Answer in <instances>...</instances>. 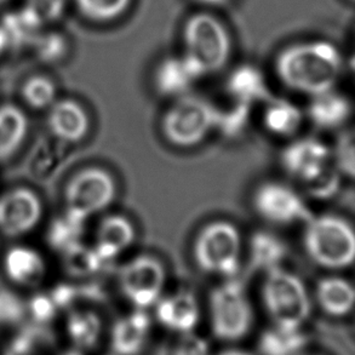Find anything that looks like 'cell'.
Wrapping results in <instances>:
<instances>
[{
    "instance_id": "1",
    "label": "cell",
    "mask_w": 355,
    "mask_h": 355,
    "mask_svg": "<svg viewBox=\"0 0 355 355\" xmlns=\"http://www.w3.org/2000/svg\"><path fill=\"white\" fill-rule=\"evenodd\" d=\"M342 53L327 40H308L284 49L275 60L280 82L293 92L317 96L331 92L341 76Z\"/></svg>"
},
{
    "instance_id": "2",
    "label": "cell",
    "mask_w": 355,
    "mask_h": 355,
    "mask_svg": "<svg viewBox=\"0 0 355 355\" xmlns=\"http://www.w3.org/2000/svg\"><path fill=\"white\" fill-rule=\"evenodd\" d=\"M303 234L308 256L327 269L349 267L355 256V236L351 225L340 216H313Z\"/></svg>"
},
{
    "instance_id": "3",
    "label": "cell",
    "mask_w": 355,
    "mask_h": 355,
    "mask_svg": "<svg viewBox=\"0 0 355 355\" xmlns=\"http://www.w3.org/2000/svg\"><path fill=\"white\" fill-rule=\"evenodd\" d=\"M184 55L202 76L218 72L231 58V35L220 19L207 12L191 16L183 26Z\"/></svg>"
},
{
    "instance_id": "4",
    "label": "cell",
    "mask_w": 355,
    "mask_h": 355,
    "mask_svg": "<svg viewBox=\"0 0 355 355\" xmlns=\"http://www.w3.org/2000/svg\"><path fill=\"white\" fill-rule=\"evenodd\" d=\"M262 300L274 325L282 329L300 330L312 311L306 285L297 275L283 268L267 273Z\"/></svg>"
},
{
    "instance_id": "5",
    "label": "cell",
    "mask_w": 355,
    "mask_h": 355,
    "mask_svg": "<svg viewBox=\"0 0 355 355\" xmlns=\"http://www.w3.org/2000/svg\"><path fill=\"white\" fill-rule=\"evenodd\" d=\"M116 193V182L111 173L95 166L82 168L64 186L63 212L78 221L87 222L110 207Z\"/></svg>"
},
{
    "instance_id": "6",
    "label": "cell",
    "mask_w": 355,
    "mask_h": 355,
    "mask_svg": "<svg viewBox=\"0 0 355 355\" xmlns=\"http://www.w3.org/2000/svg\"><path fill=\"white\" fill-rule=\"evenodd\" d=\"M241 236L234 225L212 222L199 232L194 241V259L205 273L234 278L239 270Z\"/></svg>"
},
{
    "instance_id": "7",
    "label": "cell",
    "mask_w": 355,
    "mask_h": 355,
    "mask_svg": "<svg viewBox=\"0 0 355 355\" xmlns=\"http://www.w3.org/2000/svg\"><path fill=\"white\" fill-rule=\"evenodd\" d=\"M216 110V106L202 97H178V102L164 114V136L173 146L194 147L215 129Z\"/></svg>"
},
{
    "instance_id": "8",
    "label": "cell",
    "mask_w": 355,
    "mask_h": 355,
    "mask_svg": "<svg viewBox=\"0 0 355 355\" xmlns=\"http://www.w3.org/2000/svg\"><path fill=\"white\" fill-rule=\"evenodd\" d=\"M212 331L222 341L236 342L246 336L252 325V307L244 285L231 278L210 295Z\"/></svg>"
},
{
    "instance_id": "9",
    "label": "cell",
    "mask_w": 355,
    "mask_h": 355,
    "mask_svg": "<svg viewBox=\"0 0 355 355\" xmlns=\"http://www.w3.org/2000/svg\"><path fill=\"white\" fill-rule=\"evenodd\" d=\"M166 273L159 259L141 254L120 268L118 285L124 297L136 309H146L158 302L163 293Z\"/></svg>"
},
{
    "instance_id": "10",
    "label": "cell",
    "mask_w": 355,
    "mask_h": 355,
    "mask_svg": "<svg viewBox=\"0 0 355 355\" xmlns=\"http://www.w3.org/2000/svg\"><path fill=\"white\" fill-rule=\"evenodd\" d=\"M43 199L35 189L16 186L0 194V236L19 239L38 228L44 216Z\"/></svg>"
},
{
    "instance_id": "11",
    "label": "cell",
    "mask_w": 355,
    "mask_h": 355,
    "mask_svg": "<svg viewBox=\"0 0 355 355\" xmlns=\"http://www.w3.org/2000/svg\"><path fill=\"white\" fill-rule=\"evenodd\" d=\"M254 210L266 221L274 225L307 223L313 214L295 189L279 182L261 184L252 198Z\"/></svg>"
},
{
    "instance_id": "12",
    "label": "cell",
    "mask_w": 355,
    "mask_h": 355,
    "mask_svg": "<svg viewBox=\"0 0 355 355\" xmlns=\"http://www.w3.org/2000/svg\"><path fill=\"white\" fill-rule=\"evenodd\" d=\"M1 267L6 282L14 288H38L48 278L46 259L31 245L15 244L5 250Z\"/></svg>"
},
{
    "instance_id": "13",
    "label": "cell",
    "mask_w": 355,
    "mask_h": 355,
    "mask_svg": "<svg viewBox=\"0 0 355 355\" xmlns=\"http://www.w3.org/2000/svg\"><path fill=\"white\" fill-rule=\"evenodd\" d=\"M331 159V149L313 137L293 141L282 153L284 170L301 184L322 173Z\"/></svg>"
},
{
    "instance_id": "14",
    "label": "cell",
    "mask_w": 355,
    "mask_h": 355,
    "mask_svg": "<svg viewBox=\"0 0 355 355\" xmlns=\"http://www.w3.org/2000/svg\"><path fill=\"white\" fill-rule=\"evenodd\" d=\"M46 125L53 139L64 144H77L87 139L92 123L82 103L58 97L46 111Z\"/></svg>"
},
{
    "instance_id": "15",
    "label": "cell",
    "mask_w": 355,
    "mask_h": 355,
    "mask_svg": "<svg viewBox=\"0 0 355 355\" xmlns=\"http://www.w3.org/2000/svg\"><path fill=\"white\" fill-rule=\"evenodd\" d=\"M202 77L199 68L184 53L168 56L155 69L154 87L162 96L182 97Z\"/></svg>"
},
{
    "instance_id": "16",
    "label": "cell",
    "mask_w": 355,
    "mask_h": 355,
    "mask_svg": "<svg viewBox=\"0 0 355 355\" xmlns=\"http://www.w3.org/2000/svg\"><path fill=\"white\" fill-rule=\"evenodd\" d=\"M154 306L160 325L182 335L192 332L200 318L197 297L188 291H178L171 296L159 298Z\"/></svg>"
},
{
    "instance_id": "17",
    "label": "cell",
    "mask_w": 355,
    "mask_h": 355,
    "mask_svg": "<svg viewBox=\"0 0 355 355\" xmlns=\"http://www.w3.org/2000/svg\"><path fill=\"white\" fill-rule=\"evenodd\" d=\"M31 121L26 108L12 102L0 103V164L15 158L28 139Z\"/></svg>"
},
{
    "instance_id": "18",
    "label": "cell",
    "mask_w": 355,
    "mask_h": 355,
    "mask_svg": "<svg viewBox=\"0 0 355 355\" xmlns=\"http://www.w3.org/2000/svg\"><path fill=\"white\" fill-rule=\"evenodd\" d=\"M135 228L125 216L111 215L97 226L94 249L105 263L123 254L134 243Z\"/></svg>"
},
{
    "instance_id": "19",
    "label": "cell",
    "mask_w": 355,
    "mask_h": 355,
    "mask_svg": "<svg viewBox=\"0 0 355 355\" xmlns=\"http://www.w3.org/2000/svg\"><path fill=\"white\" fill-rule=\"evenodd\" d=\"M150 327V318L144 309L120 318L112 329V349L116 355L139 354L148 340Z\"/></svg>"
},
{
    "instance_id": "20",
    "label": "cell",
    "mask_w": 355,
    "mask_h": 355,
    "mask_svg": "<svg viewBox=\"0 0 355 355\" xmlns=\"http://www.w3.org/2000/svg\"><path fill=\"white\" fill-rule=\"evenodd\" d=\"M226 92L233 102L251 107L254 103H266L273 97L262 71L251 64H243L232 71L227 78Z\"/></svg>"
},
{
    "instance_id": "21",
    "label": "cell",
    "mask_w": 355,
    "mask_h": 355,
    "mask_svg": "<svg viewBox=\"0 0 355 355\" xmlns=\"http://www.w3.org/2000/svg\"><path fill=\"white\" fill-rule=\"evenodd\" d=\"M351 114V101L334 90L313 96L307 110L312 124L322 130L340 128L346 124Z\"/></svg>"
},
{
    "instance_id": "22",
    "label": "cell",
    "mask_w": 355,
    "mask_h": 355,
    "mask_svg": "<svg viewBox=\"0 0 355 355\" xmlns=\"http://www.w3.org/2000/svg\"><path fill=\"white\" fill-rule=\"evenodd\" d=\"M250 266L254 270L269 273L288 257V246L283 240L269 232H257L250 240Z\"/></svg>"
},
{
    "instance_id": "23",
    "label": "cell",
    "mask_w": 355,
    "mask_h": 355,
    "mask_svg": "<svg viewBox=\"0 0 355 355\" xmlns=\"http://www.w3.org/2000/svg\"><path fill=\"white\" fill-rule=\"evenodd\" d=\"M317 301L322 312L331 317H345L354 307V288L345 279L330 277L317 285Z\"/></svg>"
},
{
    "instance_id": "24",
    "label": "cell",
    "mask_w": 355,
    "mask_h": 355,
    "mask_svg": "<svg viewBox=\"0 0 355 355\" xmlns=\"http://www.w3.org/2000/svg\"><path fill=\"white\" fill-rule=\"evenodd\" d=\"M264 105L263 124L270 134L290 137L297 132L303 123V113L296 105L274 96Z\"/></svg>"
},
{
    "instance_id": "25",
    "label": "cell",
    "mask_w": 355,
    "mask_h": 355,
    "mask_svg": "<svg viewBox=\"0 0 355 355\" xmlns=\"http://www.w3.org/2000/svg\"><path fill=\"white\" fill-rule=\"evenodd\" d=\"M66 330L69 341L77 349H92L101 338V318L92 311H73L67 317Z\"/></svg>"
},
{
    "instance_id": "26",
    "label": "cell",
    "mask_w": 355,
    "mask_h": 355,
    "mask_svg": "<svg viewBox=\"0 0 355 355\" xmlns=\"http://www.w3.org/2000/svg\"><path fill=\"white\" fill-rule=\"evenodd\" d=\"M24 108L35 112H46L58 98L56 83L51 78L37 74L24 80L19 90Z\"/></svg>"
},
{
    "instance_id": "27",
    "label": "cell",
    "mask_w": 355,
    "mask_h": 355,
    "mask_svg": "<svg viewBox=\"0 0 355 355\" xmlns=\"http://www.w3.org/2000/svg\"><path fill=\"white\" fill-rule=\"evenodd\" d=\"M62 254L63 267L74 278H89L101 270L105 262L97 254L94 246L79 241L64 250Z\"/></svg>"
},
{
    "instance_id": "28",
    "label": "cell",
    "mask_w": 355,
    "mask_h": 355,
    "mask_svg": "<svg viewBox=\"0 0 355 355\" xmlns=\"http://www.w3.org/2000/svg\"><path fill=\"white\" fill-rule=\"evenodd\" d=\"M306 345L300 330L275 327L263 332L259 338V351L263 355H297Z\"/></svg>"
},
{
    "instance_id": "29",
    "label": "cell",
    "mask_w": 355,
    "mask_h": 355,
    "mask_svg": "<svg viewBox=\"0 0 355 355\" xmlns=\"http://www.w3.org/2000/svg\"><path fill=\"white\" fill-rule=\"evenodd\" d=\"M84 227L85 222L78 221L63 212L62 216L58 217L49 226V244L58 252H63L72 245L82 241Z\"/></svg>"
},
{
    "instance_id": "30",
    "label": "cell",
    "mask_w": 355,
    "mask_h": 355,
    "mask_svg": "<svg viewBox=\"0 0 355 355\" xmlns=\"http://www.w3.org/2000/svg\"><path fill=\"white\" fill-rule=\"evenodd\" d=\"M132 0H74L78 9L87 19L106 24L128 11Z\"/></svg>"
},
{
    "instance_id": "31",
    "label": "cell",
    "mask_w": 355,
    "mask_h": 355,
    "mask_svg": "<svg viewBox=\"0 0 355 355\" xmlns=\"http://www.w3.org/2000/svg\"><path fill=\"white\" fill-rule=\"evenodd\" d=\"M251 106L241 102H233L227 108H217L215 129L228 139L239 136L249 125Z\"/></svg>"
},
{
    "instance_id": "32",
    "label": "cell",
    "mask_w": 355,
    "mask_h": 355,
    "mask_svg": "<svg viewBox=\"0 0 355 355\" xmlns=\"http://www.w3.org/2000/svg\"><path fill=\"white\" fill-rule=\"evenodd\" d=\"M342 175L335 168V165H329L322 173L312 178L311 181L303 183L302 187L308 196L314 199H330L335 197L341 188Z\"/></svg>"
},
{
    "instance_id": "33",
    "label": "cell",
    "mask_w": 355,
    "mask_h": 355,
    "mask_svg": "<svg viewBox=\"0 0 355 355\" xmlns=\"http://www.w3.org/2000/svg\"><path fill=\"white\" fill-rule=\"evenodd\" d=\"M331 157L335 159V168L338 170V173L347 178H354L355 147L353 131H346L338 136Z\"/></svg>"
},
{
    "instance_id": "34",
    "label": "cell",
    "mask_w": 355,
    "mask_h": 355,
    "mask_svg": "<svg viewBox=\"0 0 355 355\" xmlns=\"http://www.w3.org/2000/svg\"><path fill=\"white\" fill-rule=\"evenodd\" d=\"M27 304L22 297L6 284L0 283V325L16 322L24 317Z\"/></svg>"
},
{
    "instance_id": "35",
    "label": "cell",
    "mask_w": 355,
    "mask_h": 355,
    "mask_svg": "<svg viewBox=\"0 0 355 355\" xmlns=\"http://www.w3.org/2000/svg\"><path fill=\"white\" fill-rule=\"evenodd\" d=\"M68 0H27L24 9L40 24L56 22L62 17Z\"/></svg>"
},
{
    "instance_id": "36",
    "label": "cell",
    "mask_w": 355,
    "mask_h": 355,
    "mask_svg": "<svg viewBox=\"0 0 355 355\" xmlns=\"http://www.w3.org/2000/svg\"><path fill=\"white\" fill-rule=\"evenodd\" d=\"M66 53V42L58 35H50L39 43V55L43 60L53 62L62 58Z\"/></svg>"
},
{
    "instance_id": "37",
    "label": "cell",
    "mask_w": 355,
    "mask_h": 355,
    "mask_svg": "<svg viewBox=\"0 0 355 355\" xmlns=\"http://www.w3.org/2000/svg\"><path fill=\"white\" fill-rule=\"evenodd\" d=\"M175 355H209V348L207 342L189 332L183 334V338L178 343Z\"/></svg>"
},
{
    "instance_id": "38",
    "label": "cell",
    "mask_w": 355,
    "mask_h": 355,
    "mask_svg": "<svg viewBox=\"0 0 355 355\" xmlns=\"http://www.w3.org/2000/svg\"><path fill=\"white\" fill-rule=\"evenodd\" d=\"M8 45H9V40L6 38V34H5L3 28H0V55L4 53Z\"/></svg>"
},
{
    "instance_id": "39",
    "label": "cell",
    "mask_w": 355,
    "mask_h": 355,
    "mask_svg": "<svg viewBox=\"0 0 355 355\" xmlns=\"http://www.w3.org/2000/svg\"><path fill=\"white\" fill-rule=\"evenodd\" d=\"M198 3L204 5H210V6H220L222 4H226L230 0H196Z\"/></svg>"
},
{
    "instance_id": "40",
    "label": "cell",
    "mask_w": 355,
    "mask_h": 355,
    "mask_svg": "<svg viewBox=\"0 0 355 355\" xmlns=\"http://www.w3.org/2000/svg\"><path fill=\"white\" fill-rule=\"evenodd\" d=\"M218 355H251L244 351H239V349H230V351L222 352L221 354Z\"/></svg>"
},
{
    "instance_id": "41",
    "label": "cell",
    "mask_w": 355,
    "mask_h": 355,
    "mask_svg": "<svg viewBox=\"0 0 355 355\" xmlns=\"http://www.w3.org/2000/svg\"><path fill=\"white\" fill-rule=\"evenodd\" d=\"M8 1H9V0H0V8H1V6H4Z\"/></svg>"
}]
</instances>
